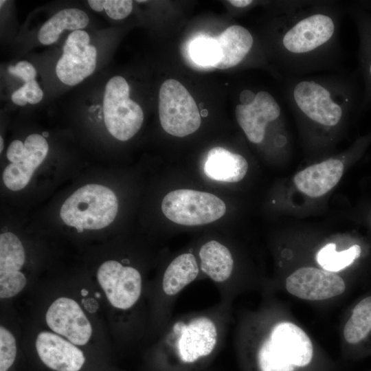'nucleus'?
<instances>
[{"label":"nucleus","mask_w":371,"mask_h":371,"mask_svg":"<svg viewBox=\"0 0 371 371\" xmlns=\"http://www.w3.org/2000/svg\"><path fill=\"white\" fill-rule=\"evenodd\" d=\"M340 2L308 1L276 13L270 32V50L281 78L335 70L340 61Z\"/></svg>","instance_id":"f257e3e1"},{"label":"nucleus","mask_w":371,"mask_h":371,"mask_svg":"<svg viewBox=\"0 0 371 371\" xmlns=\"http://www.w3.org/2000/svg\"><path fill=\"white\" fill-rule=\"evenodd\" d=\"M282 80L286 103L306 127L337 131L352 113L361 109L362 92L350 75L337 71Z\"/></svg>","instance_id":"f03ea898"},{"label":"nucleus","mask_w":371,"mask_h":371,"mask_svg":"<svg viewBox=\"0 0 371 371\" xmlns=\"http://www.w3.org/2000/svg\"><path fill=\"white\" fill-rule=\"evenodd\" d=\"M230 309L231 302L220 300L207 308L173 315L157 344L168 366L192 367L212 357L225 341Z\"/></svg>","instance_id":"7ed1b4c3"},{"label":"nucleus","mask_w":371,"mask_h":371,"mask_svg":"<svg viewBox=\"0 0 371 371\" xmlns=\"http://www.w3.org/2000/svg\"><path fill=\"white\" fill-rule=\"evenodd\" d=\"M240 327L238 346L254 371H310L315 353L308 335L297 325L280 322L258 333Z\"/></svg>","instance_id":"20e7f679"},{"label":"nucleus","mask_w":371,"mask_h":371,"mask_svg":"<svg viewBox=\"0 0 371 371\" xmlns=\"http://www.w3.org/2000/svg\"><path fill=\"white\" fill-rule=\"evenodd\" d=\"M117 210V199L111 190L98 184H88L65 200L60 215L66 225L82 232L106 227L115 219Z\"/></svg>","instance_id":"39448f33"},{"label":"nucleus","mask_w":371,"mask_h":371,"mask_svg":"<svg viewBox=\"0 0 371 371\" xmlns=\"http://www.w3.org/2000/svg\"><path fill=\"white\" fill-rule=\"evenodd\" d=\"M202 279L199 262L192 251L175 256L164 270L155 287L153 318L159 335L173 317L175 302L191 283Z\"/></svg>","instance_id":"423d86ee"},{"label":"nucleus","mask_w":371,"mask_h":371,"mask_svg":"<svg viewBox=\"0 0 371 371\" xmlns=\"http://www.w3.org/2000/svg\"><path fill=\"white\" fill-rule=\"evenodd\" d=\"M161 210L166 218L175 223L198 226L221 218L226 212V205L213 194L180 189L171 191L164 197Z\"/></svg>","instance_id":"0eeeda50"},{"label":"nucleus","mask_w":371,"mask_h":371,"mask_svg":"<svg viewBox=\"0 0 371 371\" xmlns=\"http://www.w3.org/2000/svg\"><path fill=\"white\" fill-rule=\"evenodd\" d=\"M129 85L122 76H113L106 85L103 99L104 123L108 131L120 141L132 138L144 121L141 106L129 98Z\"/></svg>","instance_id":"6e6552de"},{"label":"nucleus","mask_w":371,"mask_h":371,"mask_svg":"<svg viewBox=\"0 0 371 371\" xmlns=\"http://www.w3.org/2000/svg\"><path fill=\"white\" fill-rule=\"evenodd\" d=\"M159 115L163 129L175 137H183L194 133L201 123L194 98L175 79L166 80L160 87Z\"/></svg>","instance_id":"1a4fd4ad"},{"label":"nucleus","mask_w":371,"mask_h":371,"mask_svg":"<svg viewBox=\"0 0 371 371\" xmlns=\"http://www.w3.org/2000/svg\"><path fill=\"white\" fill-rule=\"evenodd\" d=\"M239 101L240 104L235 108L239 126L251 143H262L268 127L281 124V106L272 94L264 90L255 92L244 89L240 93Z\"/></svg>","instance_id":"9d476101"},{"label":"nucleus","mask_w":371,"mask_h":371,"mask_svg":"<svg viewBox=\"0 0 371 371\" xmlns=\"http://www.w3.org/2000/svg\"><path fill=\"white\" fill-rule=\"evenodd\" d=\"M97 280L110 304L116 309L128 311L139 302L143 293L140 271L117 260L103 262L97 271Z\"/></svg>","instance_id":"9b49d317"},{"label":"nucleus","mask_w":371,"mask_h":371,"mask_svg":"<svg viewBox=\"0 0 371 371\" xmlns=\"http://www.w3.org/2000/svg\"><path fill=\"white\" fill-rule=\"evenodd\" d=\"M48 144L39 134L27 137L25 142L14 140L7 150V158L11 162L3 170L5 186L14 191L25 188L48 153Z\"/></svg>","instance_id":"f8f14e48"},{"label":"nucleus","mask_w":371,"mask_h":371,"mask_svg":"<svg viewBox=\"0 0 371 371\" xmlns=\"http://www.w3.org/2000/svg\"><path fill=\"white\" fill-rule=\"evenodd\" d=\"M89 42L88 33L83 30L73 31L67 36L56 65L57 77L64 84L76 85L95 71L97 49Z\"/></svg>","instance_id":"ddd939ff"},{"label":"nucleus","mask_w":371,"mask_h":371,"mask_svg":"<svg viewBox=\"0 0 371 371\" xmlns=\"http://www.w3.org/2000/svg\"><path fill=\"white\" fill-rule=\"evenodd\" d=\"M197 257L201 275L214 283L221 300L231 302L238 288L235 260L231 250L225 244L212 239L200 246Z\"/></svg>","instance_id":"4468645a"},{"label":"nucleus","mask_w":371,"mask_h":371,"mask_svg":"<svg viewBox=\"0 0 371 371\" xmlns=\"http://www.w3.org/2000/svg\"><path fill=\"white\" fill-rule=\"evenodd\" d=\"M285 287L290 294L298 298L319 301L342 294L346 290V284L333 272L306 267L289 275L286 279Z\"/></svg>","instance_id":"2eb2a0df"},{"label":"nucleus","mask_w":371,"mask_h":371,"mask_svg":"<svg viewBox=\"0 0 371 371\" xmlns=\"http://www.w3.org/2000/svg\"><path fill=\"white\" fill-rule=\"evenodd\" d=\"M48 327L76 346L85 345L92 334V327L78 303L60 297L55 300L45 314Z\"/></svg>","instance_id":"dca6fc26"},{"label":"nucleus","mask_w":371,"mask_h":371,"mask_svg":"<svg viewBox=\"0 0 371 371\" xmlns=\"http://www.w3.org/2000/svg\"><path fill=\"white\" fill-rule=\"evenodd\" d=\"M25 260V250L19 238L12 232L0 235V297L10 298L26 285V278L20 271Z\"/></svg>","instance_id":"f3484780"},{"label":"nucleus","mask_w":371,"mask_h":371,"mask_svg":"<svg viewBox=\"0 0 371 371\" xmlns=\"http://www.w3.org/2000/svg\"><path fill=\"white\" fill-rule=\"evenodd\" d=\"M35 346L41 361L54 371H79L85 362L83 352L56 333L41 332Z\"/></svg>","instance_id":"a211bd4d"},{"label":"nucleus","mask_w":371,"mask_h":371,"mask_svg":"<svg viewBox=\"0 0 371 371\" xmlns=\"http://www.w3.org/2000/svg\"><path fill=\"white\" fill-rule=\"evenodd\" d=\"M344 167L341 160L330 158L300 171L294 176L293 181L303 194L310 197H319L338 183Z\"/></svg>","instance_id":"6ab92c4d"},{"label":"nucleus","mask_w":371,"mask_h":371,"mask_svg":"<svg viewBox=\"0 0 371 371\" xmlns=\"http://www.w3.org/2000/svg\"><path fill=\"white\" fill-rule=\"evenodd\" d=\"M346 12L352 16L359 36L358 60L363 81L362 109L371 104V15L357 4L346 8Z\"/></svg>","instance_id":"aec40b11"},{"label":"nucleus","mask_w":371,"mask_h":371,"mask_svg":"<svg viewBox=\"0 0 371 371\" xmlns=\"http://www.w3.org/2000/svg\"><path fill=\"white\" fill-rule=\"evenodd\" d=\"M216 38L221 57L214 67L220 69L232 68L244 62L251 54L256 42L249 30L240 25H230Z\"/></svg>","instance_id":"412c9836"},{"label":"nucleus","mask_w":371,"mask_h":371,"mask_svg":"<svg viewBox=\"0 0 371 371\" xmlns=\"http://www.w3.org/2000/svg\"><path fill=\"white\" fill-rule=\"evenodd\" d=\"M247 170L248 163L243 155L221 146L209 150L203 168L208 178L228 183L241 181Z\"/></svg>","instance_id":"4be33fe9"},{"label":"nucleus","mask_w":371,"mask_h":371,"mask_svg":"<svg viewBox=\"0 0 371 371\" xmlns=\"http://www.w3.org/2000/svg\"><path fill=\"white\" fill-rule=\"evenodd\" d=\"M89 19L78 8L61 10L48 19L41 27L38 38L41 43L48 45L56 42L64 30H80L89 23Z\"/></svg>","instance_id":"5701e85b"},{"label":"nucleus","mask_w":371,"mask_h":371,"mask_svg":"<svg viewBox=\"0 0 371 371\" xmlns=\"http://www.w3.org/2000/svg\"><path fill=\"white\" fill-rule=\"evenodd\" d=\"M371 333V296L361 300L352 310L344 328V337L350 345H357Z\"/></svg>","instance_id":"b1692460"},{"label":"nucleus","mask_w":371,"mask_h":371,"mask_svg":"<svg viewBox=\"0 0 371 371\" xmlns=\"http://www.w3.org/2000/svg\"><path fill=\"white\" fill-rule=\"evenodd\" d=\"M361 249L354 245L347 249L337 251L335 243H328L317 254V261L324 269L330 272L339 271L350 265L359 257Z\"/></svg>","instance_id":"393cba45"},{"label":"nucleus","mask_w":371,"mask_h":371,"mask_svg":"<svg viewBox=\"0 0 371 371\" xmlns=\"http://www.w3.org/2000/svg\"><path fill=\"white\" fill-rule=\"evenodd\" d=\"M192 59L203 66H214L220 61L221 49L216 38L201 37L194 40L190 47Z\"/></svg>","instance_id":"a878e982"},{"label":"nucleus","mask_w":371,"mask_h":371,"mask_svg":"<svg viewBox=\"0 0 371 371\" xmlns=\"http://www.w3.org/2000/svg\"><path fill=\"white\" fill-rule=\"evenodd\" d=\"M16 356V344L14 335L7 328L0 327V371H8Z\"/></svg>","instance_id":"bb28decb"},{"label":"nucleus","mask_w":371,"mask_h":371,"mask_svg":"<svg viewBox=\"0 0 371 371\" xmlns=\"http://www.w3.org/2000/svg\"><path fill=\"white\" fill-rule=\"evenodd\" d=\"M43 97V92L36 80L25 82L12 94V101L16 105L24 106L27 103H38Z\"/></svg>","instance_id":"cd10ccee"},{"label":"nucleus","mask_w":371,"mask_h":371,"mask_svg":"<svg viewBox=\"0 0 371 371\" xmlns=\"http://www.w3.org/2000/svg\"><path fill=\"white\" fill-rule=\"evenodd\" d=\"M103 8L112 19H123L128 16L133 9V1L103 0Z\"/></svg>","instance_id":"c85d7f7f"},{"label":"nucleus","mask_w":371,"mask_h":371,"mask_svg":"<svg viewBox=\"0 0 371 371\" xmlns=\"http://www.w3.org/2000/svg\"><path fill=\"white\" fill-rule=\"evenodd\" d=\"M8 69L10 74L20 78L25 83L34 80L36 76L34 66L25 60L20 61L14 66L10 65Z\"/></svg>","instance_id":"c756f323"},{"label":"nucleus","mask_w":371,"mask_h":371,"mask_svg":"<svg viewBox=\"0 0 371 371\" xmlns=\"http://www.w3.org/2000/svg\"><path fill=\"white\" fill-rule=\"evenodd\" d=\"M252 0H229V3L237 8H246L253 3Z\"/></svg>","instance_id":"7c9ffc66"},{"label":"nucleus","mask_w":371,"mask_h":371,"mask_svg":"<svg viewBox=\"0 0 371 371\" xmlns=\"http://www.w3.org/2000/svg\"><path fill=\"white\" fill-rule=\"evenodd\" d=\"M103 0H89L88 3L91 9L96 12H101L104 10L102 5Z\"/></svg>","instance_id":"2f4dec72"},{"label":"nucleus","mask_w":371,"mask_h":371,"mask_svg":"<svg viewBox=\"0 0 371 371\" xmlns=\"http://www.w3.org/2000/svg\"><path fill=\"white\" fill-rule=\"evenodd\" d=\"M0 142H1L0 152H1L3 150V138H2L1 136L0 137Z\"/></svg>","instance_id":"473e14b6"},{"label":"nucleus","mask_w":371,"mask_h":371,"mask_svg":"<svg viewBox=\"0 0 371 371\" xmlns=\"http://www.w3.org/2000/svg\"><path fill=\"white\" fill-rule=\"evenodd\" d=\"M81 294L83 295V296H85L88 294V291L85 290V289H82L81 291Z\"/></svg>","instance_id":"72a5a7b5"},{"label":"nucleus","mask_w":371,"mask_h":371,"mask_svg":"<svg viewBox=\"0 0 371 371\" xmlns=\"http://www.w3.org/2000/svg\"><path fill=\"white\" fill-rule=\"evenodd\" d=\"M5 2V1H4V0H3H3H1V1H0V3H0V4H1V8L2 5H3Z\"/></svg>","instance_id":"f704fd0d"}]
</instances>
